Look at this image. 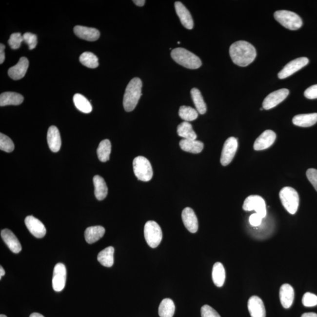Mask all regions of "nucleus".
Instances as JSON below:
<instances>
[{
  "mask_svg": "<svg viewBox=\"0 0 317 317\" xmlns=\"http://www.w3.org/2000/svg\"><path fill=\"white\" fill-rule=\"evenodd\" d=\"M75 34L79 39L88 41H95L99 40L100 33L96 28L77 25L74 28Z\"/></svg>",
  "mask_w": 317,
  "mask_h": 317,
  "instance_id": "f3484780",
  "label": "nucleus"
},
{
  "mask_svg": "<svg viewBox=\"0 0 317 317\" xmlns=\"http://www.w3.org/2000/svg\"><path fill=\"white\" fill-rule=\"evenodd\" d=\"M279 198L285 210L292 215L297 211L299 198L297 192L291 187H285L279 192Z\"/></svg>",
  "mask_w": 317,
  "mask_h": 317,
  "instance_id": "39448f33",
  "label": "nucleus"
},
{
  "mask_svg": "<svg viewBox=\"0 0 317 317\" xmlns=\"http://www.w3.org/2000/svg\"><path fill=\"white\" fill-rule=\"evenodd\" d=\"M24 100L21 94L13 92H5L0 95V106L19 105Z\"/></svg>",
  "mask_w": 317,
  "mask_h": 317,
  "instance_id": "5701e85b",
  "label": "nucleus"
},
{
  "mask_svg": "<svg viewBox=\"0 0 317 317\" xmlns=\"http://www.w3.org/2000/svg\"><path fill=\"white\" fill-rule=\"evenodd\" d=\"M114 252L115 249L113 247L109 246L105 248L98 255V261L103 266L112 267L114 263Z\"/></svg>",
  "mask_w": 317,
  "mask_h": 317,
  "instance_id": "c85d7f7f",
  "label": "nucleus"
},
{
  "mask_svg": "<svg viewBox=\"0 0 317 317\" xmlns=\"http://www.w3.org/2000/svg\"><path fill=\"white\" fill-rule=\"evenodd\" d=\"M172 59L178 64L190 70H196L202 64L199 57L186 49L175 48L171 52Z\"/></svg>",
  "mask_w": 317,
  "mask_h": 317,
  "instance_id": "7ed1b4c3",
  "label": "nucleus"
},
{
  "mask_svg": "<svg viewBox=\"0 0 317 317\" xmlns=\"http://www.w3.org/2000/svg\"><path fill=\"white\" fill-rule=\"evenodd\" d=\"M302 302L305 307L316 306L317 305V296L313 293H306L302 297Z\"/></svg>",
  "mask_w": 317,
  "mask_h": 317,
  "instance_id": "58836bf2",
  "label": "nucleus"
},
{
  "mask_svg": "<svg viewBox=\"0 0 317 317\" xmlns=\"http://www.w3.org/2000/svg\"><path fill=\"white\" fill-rule=\"evenodd\" d=\"M317 122V113L296 115L293 119L294 125L304 127L312 126Z\"/></svg>",
  "mask_w": 317,
  "mask_h": 317,
  "instance_id": "a878e982",
  "label": "nucleus"
},
{
  "mask_svg": "<svg viewBox=\"0 0 317 317\" xmlns=\"http://www.w3.org/2000/svg\"><path fill=\"white\" fill-rule=\"evenodd\" d=\"M201 317H221L217 311L208 305H204L201 308Z\"/></svg>",
  "mask_w": 317,
  "mask_h": 317,
  "instance_id": "a19ab883",
  "label": "nucleus"
},
{
  "mask_svg": "<svg viewBox=\"0 0 317 317\" xmlns=\"http://www.w3.org/2000/svg\"><path fill=\"white\" fill-rule=\"evenodd\" d=\"M144 235L146 243L154 249L160 244L163 238L162 229L155 221L146 222L144 227Z\"/></svg>",
  "mask_w": 317,
  "mask_h": 317,
  "instance_id": "0eeeda50",
  "label": "nucleus"
},
{
  "mask_svg": "<svg viewBox=\"0 0 317 317\" xmlns=\"http://www.w3.org/2000/svg\"><path fill=\"white\" fill-rule=\"evenodd\" d=\"M301 317H317V314L314 313H308L302 314Z\"/></svg>",
  "mask_w": 317,
  "mask_h": 317,
  "instance_id": "de8ad7c7",
  "label": "nucleus"
},
{
  "mask_svg": "<svg viewBox=\"0 0 317 317\" xmlns=\"http://www.w3.org/2000/svg\"><path fill=\"white\" fill-rule=\"evenodd\" d=\"M5 45L4 44H1V45H0V64H2L5 60Z\"/></svg>",
  "mask_w": 317,
  "mask_h": 317,
  "instance_id": "a18cd8bd",
  "label": "nucleus"
},
{
  "mask_svg": "<svg viewBox=\"0 0 317 317\" xmlns=\"http://www.w3.org/2000/svg\"><path fill=\"white\" fill-rule=\"evenodd\" d=\"M134 171L138 180L149 181L153 177L152 167L151 163L143 157H138L133 161Z\"/></svg>",
  "mask_w": 317,
  "mask_h": 317,
  "instance_id": "423d86ee",
  "label": "nucleus"
},
{
  "mask_svg": "<svg viewBox=\"0 0 317 317\" xmlns=\"http://www.w3.org/2000/svg\"><path fill=\"white\" fill-rule=\"evenodd\" d=\"M229 53L233 62L240 67H247L255 60L257 53L254 46L245 41H238L230 46Z\"/></svg>",
  "mask_w": 317,
  "mask_h": 317,
  "instance_id": "f257e3e1",
  "label": "nucleus"
},
{
  "mask_svg": "<svg viewBox=\"0 0 317 317\" xmlns=\"http://www.w3.org/2000/svg\"><path fill=\"white\" fill-rule=\"evenodd\" d=\"M1 236L2 240L6 244L11 252L14 253H19L22 250V247L20 242L14 235V233L10 230L5 229L2 230L1 232Z\"/></svg>",
  "mask_w": 317,
  "mask_h": 317,
  "instance_id": "412c9836",
  "label": "nucleus"
},
{
  "mask_svg": "<svg viewBox=\"0 0 317 317\" xmlns=\"http://www.w3.org/2000/svg\"><path fill=\"white\" fill-rule=\"evenodd\" d=\"M111 143L108 139H105L100 142L97 149V155L102 162H107L110 158Z\"/></svg>",
  "mask_w": 317,
  "mask_h": 317,
  "instance_id": "72a5a7b5",
  "label": "nucleus"
},
{
  "mask_svg": "<svg viewBox=\"0 0 317 317\" xmlns=\"http://www.w3.org/2000/svg\"><path fill=\"white\" fill-rule=\"evenodd\" d=\"M295 296V290L292 285L289 284L281 285L279 290V299L282 307L286 309L292 307Z\"/></svg>",
  "mask_w": 317,
  "mask_h": 317,
  "instance_id": "aec40b11",
  "label": "nucleus"
},
{
  "mask_svg": "<svg viewBox=\"0 0 317 317\" xmlns=\"http://www.w3.org/2000/svg\"><path fill=\"white\" fill-rule=\"evenodd\" d=\"M263 218L261 216L256 213L250 216L249 222L251 225L253 226H258L260 225Z\"/></svg>",
  "mask_w": 317,
  "mask_h": 317,
  "instance_id": "c03bdc74",
  "label": "nucleus"
},
{
  "mask_svg": "<svg viewBox=\"0 0 317 317\" xmlns=\"http://www.w3.org/2000/svg\"><path fill=\"white\" fill-rule=\"evenodd\" d=\"M181 218L184 226L190 233H195L198 232V223L197 215L190 207H186L181 213Z\"/></svg>",
  "mask_w": 317,
  "mask_h": 317,
  "instance_id": "dca6fc26",
  "label": "nucleus"
},
{
  "mask_svg": "<svg viewBox=\"0 0 317 317\" xmlns=\"http://www.w3.org/2000/svg\"><path fill=\"white\" fill-rule=\"evenodd\" d=\"M190 94L198 113L201 115L205 114L207 111L206 105L200 91L198 88H194L190 91Z\"/></svg>",
  "mask_w": 317,
  "mask_h": 317,
  "instance_id": "7c9ffc66",
  "label": "nucleus"
},
{
  "mask_svg": "<svg viewBox=\"0 0 317 317\" xmlns=\"http://www.w3.org/2000/svg\"><path fill=\"white\" fill-rule=\"evenodd\" d=\"M142 80L139 78H134L125 89L123 97V108L126 112L134 111L142 96Z\"/></svg>",
  "mask_w": 317,
  "mask_h": 317,
  "instance_id": "f03ea898",
  "label": "nucleus"
},
{
  "mask_svg": "<svg viewBox=\"0 0 317 317\" xmlns=\"http://www.w3.org/2000/svg\"><path fill=\"white\" fill-rule=\"evenodd\" d=\"M133 2L135 4L138 5V6L142 7L145 5L146 1L145 0H135V1H133Z\"/></svg>",
  "mask_w": 317,
  "mask_h": 317,
  "instance_id": "49530a36",
  "label": "nucleus"
},
{
  "mask_svg": "<svg viewBox=\"0 0 317 317\" xmlns=\"http://www.w3.org/2000/svg\"><path fill=\"white\" fill-rule=\"evenodd\" d=\"M245 211L255 210L256 213L264 218L267 215L266 204L263 198L258 195H251L247 198L243 203Z\"/></svg>",
  "mask_w": 317,
  "mask_h": 317,
  "instance_id": "6e6552de",
  "label": "nucleus"
},
{
  "mask_svg": "<svg viewBox=\"0 0 317 317\" xmlns=\"http://www.w3.org/2000/svg\"><path fill=\"white\" fill-rule=\"evenodd\" d=\"M175 311L174 302L170 298L163 299L158 307V315L160 317H173Z\"/></svg>",
  "mask_w": 317,
  "mask_h": 317,
  "instance_id": "2f4dec72",
  "label": "nucleus"
},
{
  "mask_svg": "<svg viewBox=\"0 0 317 317\" xmlns=\"http://www.w3.org/2000/svg\"><path fill=\"white\" fill-rule=\"evenodd\" d=\"M289 89L283 88L279 89L267 95L263 102V108L266 110L276 107L281 103L289 95Z\"/></svg>",
  "mask_w": 317,
  "mask_h": 317,
  "instance_id": "9b49d317",
  "label": "nucleus"
},
{
  "mask_svg": "<svg viewBox=\"0 0 317 317\" xmlns=\"http://www.w3.org/2000/svg\"><path fill=\"white\" fill-rule=\"evenodd\" d=\"M277 21L290 30H297L302 25L301 17L292 11L279 10L274 14Z\"/></svg>",
  "mask_w": 317,
  "mask_h": 317,
  "instance_id": "20e7f679",
  "label": "nucleus"
},
{
  "mask_svg": "<svg viewBox=\"0 0 317 317\" xmlns=\"http://www.w3.org/2000/svg\"><path fill=\"white\" fill-rule=\"evenodd\" d=\"M308 62H309V60L305 57L298 58V59H294L288 63L279 72L278 77L279 79H286V78L292 76L296 72L300 70L301 69L306 66Z\"/></svg>",
  "mask_w": 317,
  "mask_h": 317,
  "instance_id": "9d476101",
  "label": "nucleus"
},
{
  "mask_svg": "<svg viewBox=\"0 0 317 317\" xmlns=\"http://www.w3.org/2000/svg\"><path fill=\"white\" fill-rule=\"evenodd\" d=\"M95 195L99 200H102L107 197L108 187L103 178L96 175L93 178Z\"/></svg>",
  "mask_w": 317,
  "mask_h": 317,
  "instance_id": "393cba45",
  "label": "nucleus"
},
{
  "mask_svg": "<svg viewBox=\"0 0 317 317\" xmlns=\"http://www.w3.org/2000/svg\"><path fill=\"white\" fill-rule=\"evenodd\" d=\"M0 149L7 153L13 152L14 144L10 138L3 134H0Z\"/></svg>",
  "mask_w": 317,
  "mask_h": 317,
  "instance_id": "e433bc0d",
  "label": "nucleus"
},
{
  "mask_svg": "<svg viewBox=\"0 0 317 317\" xmlns=\"http://www.w3.org/2000/svg\"><path fill=\"white\" fill-rule=\"evenodd\" d=\"M23 40L28 45L30 50L36 47L37 44V37L35 34L31 33H26L22 36Z\"/></svg>",
  "mask_w": 317,
  "mask_h": 317,
  "instance_id": "ea45409f",
  "label": "nucleus"
},
{
  "mask_svg": "<svg viewBox=\"0 0 317 317\" xmlns=\"http://www.w3.org/2000/svg\"><path fill=\"white\" fill-rule=\"evenodd\" d=\"M306 175L308 180L313 184L317 192V170L315 169H308Z\"/></svg>",
  "mask_w": 317,
  "mask_h": 317,
  "instance_id": "79ce46f5",
  "label": "nucleus"
},
{
  "mask_svg": "<svg viewBox=\"0 0 317 317\" xmlns=\"http://www.w3.org/2000/svg\"><path fill=\"white\" fill-rule=\"evenodd\" d=\"M24 41L21 33H16L11 34L8 43L13 50H17L21 47V42Z\"/></svg>",
  "mask_w": 317,
  "mask_h": 317,
  "instance_id": "4c0bfd02",
  "label": "nucleus"
},
{
  "mask_svg": "<svg viewBox=\"0 0 317 317\" xmlns=\"http://www.w3.org/2000/svg\"><path fill=\"white\" fill-rule=\"evenodd\" d=\"M304 96L308 99H317V84L311 86L304 92Z\"/></svg>",
  "mask_w": 317,
  "mask_h": 317,
  "instance_id": "37998d69",
  "label": "nucleus"
},
{
  "mask_svg": "<svg viewBox=\"0 0 317 317\" xmlns=\"http://www.w3.org/2000/svg\"><path fill=\"white\" fill-rule=\"evenodd\" d=\"M0 317H7L6 316L4 315V314H1Z\"/></svg>",
  "mask_w": 317,
  "mask_h": 317,
  "instance_id": "3c124183",
  "label": "nucleus"
},
{
  "mask_svg": "<svg viewBox=\"0 0 317 317\" xmlns=\"http://www.w3.org/2000/svg\"><path fill=\"white\" fill-rule=\"evenodd\" d=\"M5 270L2 266L0 267V279H1L2 277L5 275Z\"/></svg>",
  "mask_w": 317,
  "mask_h": 317,
  "instance_id": "8fccbe9b",
  "label": "nucleus"
},
{
  "mask_svg": "<svg viewBox=\"0 0 317 317\" xmlns=\"http://www.w3.org/2000/svg\"><path fill=\"white\" fill-rule=\"evenodd\" d=\"M177 132L178 136L184 139L197 140V135L193 129L192 125L188 122H181L178 126Z\"/></svg>",
  "mask_w": 317,
  "mask_h": 317,
  "instance_id": "c756f323",
  "label": "nucleus"
},
{
  "mask_svg": "<svg viewBox=\"0 0 317 317\" xmlns=\"http://www.w3.org/2000/svg\"><path fill=\"white\" fill-rule=\"evenodd\" d=\"M175 7L176 12H177L181 24L188 30H192L194 28V22L189 11L179 1L175 2Z\"/></svg>",
  "mask_w": 317,
  "mask_h": 317,
  "instance_id": "a211bd4d",
  "label": "nucleus"
},
{
  "mask_svg": "<svg viewBox=\"0 0 317 317\" xmlns=\"http://www.w3.org/2000/svg\"><path fill=\"white\" fill-rule=\"evenodd\" d=\"M73 101L76 108L83 113L89 114L92 112V106L90 102L82 95L79 94L74 95Z\"/></svg>",
  "mask_w": 317,
  "mask_h": 317,
  "instance_id": "473e14b6",
  "label": "nucleus"
},
{
  "mask_svg": "<svg viewBox=\"0 0 317 317\" xmlns=\"http://www.w3.org/2000/svg\"><path fill=\"white\" fill-rule=\"evenodd\" d=\"M238 148V141L236 138L230 137L226 140L221 152L220 162L222 165L226 166L232 162Z\"/></svg>",
  "mask_w": 317,
  "mask_h": 317,
  "instance_id": "1a4fd4ad",
  "label": "nucleus"
},
{
  "mask_svg": "<svg viewBox=\"0 0 317 317\" xmlns=\"http://www.w3.org/2000/svg\"><path fill=\"white\" fill-rule=\"evenodd\" d=\"M29 67V61L27 58L22 57L15 66L11 67L8 71V76L11 79L19 80L25 76Z\"/></svg>",
  "mask_w": 317,
  "mask_h": 317,
  "instance_id": "6ab92c4d",
  "label": "nucleus"
},
{
  "mask_svg": "<svg viewBox=\"0 0 317 317\" xmlns=\"http://www.w3.org/2000/svg\"><path fill=\"white\" fill-rule=\"evenodd\" d=\"M178 115L181 119L189 122L197 119L198 113L197 110L190 106H181L178 111Z\"/></svg>",
  "mask_w": 317,
  "mask_h": 317,
  "instance_id": "c9c22d12",
  "label": "nucleus"
},
{
  "mask_svg": "<svg viewBox=\"0 0 317 317\" xmlns=\"http://www.w3.org/2000/svg\"><path fill=\"white\" fill-rule=\"evenodd\" d=\"M179 145L183 151L195 154H199L204 148V144L197 140L181 139Z\"/></svg>",
  "mask_w": 317,
  "mask_h": 317,
  "instance_id": "bb28decb",
  "label": "nucleus"
},
{
  "mask_svg": "<svg viewBox=\"0 0 317 317\" xmlns=\"http://www.w3.org/2000/svg\"><path fill=\"white\" fill-rule=\"evenodd\" d=\"M212 279L216 286L221 287L223 286L226 279L225 269L223 265L220 262L216 263L213 266L212 270Z\"/></svg>",
  "mask_w": 317,
  "mask_h": 317,
  "instance_id": "cd10ccee",
  "label": "nucleus"
},
{
  "mask_svg": "<svg viewBox=\"0 0 317 317\" xmlns=\"http://www.w3.org/2000/svg\"><path fill=\"white\" fill-rule=\"evenodd\" d=\"M25 223L29 231L36 238H41L45 236V227L38 218L28 216L25 219Z\"/></svg>",
  "mask_w": 317,
  "mask_h": 317,
  "instance_id": "ddd939ff",
  "label": "nucleus"
},
{
  "mask_svg": "<svg viewBox=\"0 0 317 317\" xmlns=\"http://www.w3.org/2000/svg\"><path fill=\"white\" fill-rule=\"evenodd\" d=\"M79 61L89 68H96L99 66V59L90 52H85L80 55Z\"/></svg>",
  "mask_w": 317,
  "mask_h": 317,
  "instance_id": "f704fd0d",
  "label": "nucleus"
},
{
  "mask_svg": "<svg viewBox=\"0 0 317 317\" xmlns=\"http://www.w3.org/2000/svg\"><path fill=\"white\" fill-rule=\"evenodd\" d=\"M248 310L252 317H266V308L262 299L258 296L251 297L248 301Z\"/></svg>",
  "mask_w": 317,
  "mask_h": 317,
  "instance_id": "2eb2a0df",
  "label": "nucleus"
},
{
  "mask_svg": "<svg viewBox=\"0 0 317 317\" xmlns=\"http://www.w3.org/2000/svg\"><path fill=\"white\" fill-rule=\"evenodd\" d=\"M47 142L49 148L52 152L56 153L59 151L61 146V139L59 129L56 126H51L47 133Z\"/></svg>",
  "mask_w": 317,
  "mask_h": 317,
  "instance_id": "4be33fe9",
  "label": "nucleus"
},
{
  "mask_svg": "<svg viewBox=\"0 0 317 317\" xmlns=\"http://www.w3.org/2000/svg\"><path fill=\"white\" fill-rule=\"evenodd\" d=\"M67 279V269L65 265L58 263L54 269L53 287L54 291L60 292L64 289Z\"/></svg>",
  "mask_w": 317,
  "mask_h": 317,
  "instance_id": "f8f14e48",
  "label": "nucleus"
},
{
  "mask_svg": "<svg viewBox=\"0 0 317 317\" xmlns=\"http://www.w3.org/2000/svg\"><path fill=\"white\" fill-rule=\"evenodd\" d=\"M104 227L100 226L88 227L85 232V240L89 244H93L99 241L105 235Z\"/></svg>",
  "mask_w": 317,
  "mask_h": 317,
  "instance_id": "b1692460",
  "label": "nucleus"
},
{
  "mask_svg": "<svg viewBox=\"0 0 317 317\" xmlns=\"http://www.w3.org/2000/svg\"><path fill=\"white\" fill-rule=\"evenodd\" d=\"M276 134L272 130L265 131L260 137L256 140L254 144V149L256 151H263L270 148L275 143Z\"/></svg>",
  "mask_w": 317,
  "mask_h": 317,
  "instance_id": "4468645a",
  "label": "nucleus"
},
{
  "mask_svg": "<svg viewBox=\"0 0 317 317\" xmlns=\"http://www.w3.org/2000/svg\"><path fill=\"white\" fill-rule=\"evenodd\" d=\"M30 317H44L41 314L37 313H34L33 314H31Z\"/></svg>",
  "mask_w": 317,
  "mask_h": 317,
  "instance_id": "09e8293b",
  "label": "nucleus"
}]
</instances>
